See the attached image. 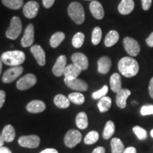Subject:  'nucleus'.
<instances>
[{"instance_id": "obj_1", "label": "nucleus", "mask_w": 153, "mask_h": 153, "mask_svg": "<svg viewBox=\"0 0 153 153\" xmlns=\"http://www.w3.org/2000/svg\"><path fill=\"white\" fill-rule=\"evenodd\" d=\"M118 68L120 74L128 78L133 77L139 72L138 62L131 57H124L120 59L118 62Z\"/></svg>"}, {"instance_id": "obj_2", "label": "nucleus", "mask_w": 153, "mask_h": 153, "mask_svg": "<svg viewBox=\"0 0 153 153\" xmlns=\"http://www.w3.org/2000/svg\"><path fill=\"white\" fill-rule=\"evenodd\" d=\"M1 60L5 65L11 67L20 66L26 59L25 53L21 51H10L1 55Z\"/></svg>"}, {"instance_id": "obj_3", "label": "nucleus", "mask_w": 153, "mask_h": 153, "mask_svg": "<svg viewBox=\"0 0 153 153\" xmlns=\"http://www.w3.org/2000/svg\"><path fill=\"white\" fill-rule=\"evenodd\" d=\"M69 16L76 24H82L85 22V14L83 6L79 2L74 1L69 5L68 9Z\"/></svg>"}, {"instance_id": "obj_4", "label": "nucleus", "mask_w": 153, "mask_h": 153, "mask_svg": "<svg viewBox=\"0 0 153 153\" xmlns=\"http://www.w3.org/2000/svg\"><path fill=\"white\" fill-rule=\"evenodd\" d=\"M22 30V21L19 17L14 16L11 20V24L6 31V36L9 39L15 40L20 36Z\"/></svg>"}, {"instance_id": "obj_5", "label": "nucleus", "mask_w": 153, "mask_h": 153, "mask_svg": "<svg viewBox=\"0 0 153 153\" xmlns=\"http://www.w3.org/2000/svg\"><path fill=\"white\" fill-rule=\"evenodd\" d=\"M82 134L77 130L72 129L67 132L64 137V143L69 148H73L81 142Z\"/></svg>"}, {"instance_id": "obj_6", "label": "nucleus", "mask_w": 153, "mask_h": 153, "mask_svg": "<svg viewBox=\"0 0 153 153\" xmlns=\"http://www.w3.org/2000/svg\"><path fill=\"white\" fill-rule=\"evenodd\" d=\"M37 82V78L33 74H27L21 77L16 82V87L19 90L24 91L33 87Z\"/></svg>"}, {"instance_id": "obj_7", "label": "nucleus", "mask_w": 153, "mask_h": 153, "mask_svg": "<svg viewBox=\"0 0 153 153\" xmlns=\"http://www.w3.org/2000/svg\"><path fill=\"white\" fill-rule=\"evenodd\" d=\"M41 139L36 135H23L19 138L18 143L20 146L26 148H36L39 146Z\"/></svg>"}, {"instance_id": "obj_8", "label": "nucleus", "mask_w": 153, "mask_h": 153, "mask_svg": "<svg viewBox=\"0 0 153 153\" xmlns=\"http://www.w3.org/2000/svg\"><path fill=\"white\" fill-rule=\"evenodd\" d=\"M23 72H24V68L21 65L13 67V68L7 70L3 74L1 81L5 84L11 83L15 79H16L23 73Z\"/></svg>"}, {"instance_id": "obj_9", "label": "nucleus", "mask_w": 153, "mask_h": 153, "mask_svg": "<svg viewBox=\"0 0 153 153\" xmlns=\"http://www.w3.org/2000/svg\"><path fill=\"white\" fill-rule=\"evenodd\" d=\"M123 46L128 54L131 56H137L140 51L139 43L131 37H126L123 41Z\"/></svg>"}, {"instance_id": "obj_10", "label": "nucleus", "mask_w": 153, "mask_h": 153, "mask_svg": "<svg viewBox=\"0 0 153 153\" xmlns=\"http://www.w3.org/2000/svg\"><path fill=\"white\" fill-rule=\"evenodd\" d=\"M64 82L65 83V85L68 86L69 88L72 89V90L79 91H86L88 89L87 83L81 79L75 78V79H68L65 78Z\"/></svg>"}, {"instance_id": "obj_11", "label": "nucleus", "mask_w": 153, "mask_h": 153, "mask_svg": "<svg viewBox=\"0 0 153 153\" xmlns=\"http://www.w3.org/2000/svg\"><path fill=\"white\" fill-rule=\"evenodd\" d=\"M34 33L35 31H34L33 25L32 24H28L24 30V34L21 41L22 47L26 48L33 45L34 42Z\"/></svg>"}, {"instance_id": "obj_12", "label": "nucleus", "mask_w": 153, "mask_h": 153, "mask_svg": "<svg viewBox=\"0 0 153 153\" xmlns=\"http://www.w3.org/2000/svg\"><path fill=\"white\" fill-rule=\"evenodd\" d=\"M71 60L72 63L77 66L82 71L87 70L89 67V60L87 57L82 53H74L72 55Z\"/></svg>"}, {"instance_id": "obj_13", "label": "nucleus", "mask_w": 153, "mask_h": 153, "mask_svg": "<svg viewBox=\"0 0 153 153\" xmlns=\"http://www.w3.org/2000/svg\"><path fill=\"white\" fill-rule=\"evenodd\" d=\"M39 4L36 1H29L24 5L23 9L24 16L28 19H33L38 14Z\"/></svg>"}, {"instance_id": "obj_14", "label": "nucleus", "mask_w": 153, "mask_h": 153, "mask_svg": "<svg viewBox=\"0 0 153 153\" xmlns=\"http://www.w3.org/2000/svg\"><path fill=\"white\" fill-rule=\"evenodd\" d=\"M67 65V57L65 55H62L57 57L56 62L53 68V73L56 76H61L64 74Z\"/></svg>"}, {"instance_id": "obj_15", "label": "nucleus", "mask_w": 153, "mask_h": 153, "mask_svg": "<svg viewBox=\"0 0 153 153\" xmlns=\"http://www.w3.org/2000/svg\"><path fill=\"white\" fill-rule=\"evenodd\" d=\"M30 53L33 55L38 64L41 66L45 65V53L39 45H34L30 48Z\"/></svg>"}, {"instance_id": "obj_16", "label": "nucleus", "mask_w": 153, "mask_h": 153, "mask_svg": "<svg viewBox=\"0 0 153 153\" xmlns=\"http://www.w3.org/2000/svg\"><path fill=\"white\" fill-rule=\"evenodd\" d=\"M45 104L41 100L31 101L26 106V110L31 114H38L43 112L45 110Z\"/></svg>"}, {"instance_id": "obj_17", "label": "nucleus", "mask_w": 153, "mask_h": 153, "mask_svg": "<svg viewBox=\"0 0 153 153\" xmlns=\"http://www.w3.org/2000/svg\"><path fill=\"white\" fill-rule=\"evenodd\" d=\"M116 103L120 108H125L126 106V101L131 95V91L128 89H121L118 92L116 93Z\"/></svg>"}, {"instance_id": "obj_18", "label": "nucleus", "mask_w": 153, "mask_h": 153, "mask_svg": "<svg viewBox=\"0 0 153 153\" xmlns=\"http://www.w3.org/2000/svg\"><path fill=\"white\" fill-rule=\"evenodd\" d=\"M89 9H90L91 14L95 19L101 20L104 16V10L102 5L97 1H92L89 4Z\"/></svg>"}, {"instance_id": "obj_19", "label": "nucleus", "mask_w": 153, "mask_h": 153, "mask_svg": "<svg viewBox=\"0 0 153 153\" xmlns=\"http://www.w3.org/2000/svg\"><path fill=\"white\" fill-rule=\"evenodd\" d=\"M81 72L82 70L77 66H76L75 65L72 63V64L66 66L63 75L65 76V79H75V78L78 77V76L79 75Z\"/></svg>"}, {"instance_id": "obj_20", "label": "nucleus", "mask_w": 153, "mask_h": 153, "mask_svg": "<svg viewBox=\"0 0 153 153\" xmlns=\"http://www.w3.org/2000/svg\"><path fill=\"white\" fill-rule=\"evenodd\" d=\"M135 7V3L133 0H122L118 5V9L120 14L128 15L131 14Z\"/></svg>"}, {"instance_id": "obj_21", "label": "nucleus", "mask_w": 153, "mask_h": 153, "mask_svg": "<svg viewBox=\"0 0 153 153\" xmlns=\"http://www.w3.org/2000/svg\"><path fill=\"white\" fill-rule=\"evenodd\" d=\"M111 68V60L108 57L103 56L98 60V72L99 73L105 74L109 72Z\"/></svg>"}, {"instance_id": "obj_22", "label": "nucleus", "mask_w": 153, "mask_h": 153, "mask_svg": "<svg viewBox=\"0 0 153 153\" xmlns=\"http://www.w3.org/2000/svg\"><path fill=\"white\" fill-rule=\"evenodd\" d=\"M1 136H2L4 142L11 143L16 137V131L14 126L8 124L4 128L1 132Z\"/></svg>"}, {"instance_id": "obj_23", "label": "nucleus", "mask_w": 153, "mask_h": 153, "mask_svg": "<svg viewBox=\"0 0 153 153\" xmlns=\"http://www.w3.org/2000/svg\"><path fill=\"white\" fill-rule=\"evenodd\" d=\"M110 87L114 92L117 93L122 89L121 77L118 73H114L110 78Z\"/></svg>"}, {"instance_id": "obj_24", "label": "nucleus", "mask_w": 153, "mask_h": 153, "mask_svg": "<svg viewBox=\"0 0 153 153\" xmlns=\"http://www.w3.org/2000/svg\"><path fill=\"white\" fill-rule=\"evenodd\" d=\"M76 126L79 129L85 130L88 127L89 123H88L87 115L85 112H79L76 116Z\"/></svg>"}, {"instance_id": "obj_25", "label": "nucleus", "mask_w": 153, "mask_h": 153, "mask_svg": "<svg viewBox=\"0 0 153 153\" xmlns=\"http://www.w3.org/2000/svg\"><path fill=\"white\" fill-rule=\"evenodd\" d=\"M53 101L55 106L62 109L68 108L70 105V101L69 100L68 97H66L63 94H57Z\"/></svg>"}, {"instance_id": "obj_26", "label": "nucleus", "mask_w": 153, "mask_h": 153, "mask_svg": "<svg viewBox=\"0 0 153 153\" xmlns=\"http://www.w3.org/2000/svg\"><path fill=\"white\" fill-rule=\"evenodd\" d=\"M119 39V34L116 30H111L107 34L104 40L105 45L106 47H111L114 45Z\"/></svg>"}, {"instance_id": "obj_27", "label": "nucleus", "mask_w": 153, "mask_h": 153, "mask_svg": "<svg viewBox=\"0 0 153 153\" xmlns=\"http://www.w3.org/2000/svg\"><path fill=\"white\" fill-rule=\"evenodd\" d=\"M111 104V99L105 96V97L99 99L98 104H97V106H98L99 111L101 113H105L110 109Z\"/></svg>"}, {"instance_id": "obj_28", "label": "nucleus", "mask_w": 153, "mask_h": 153, "mask_svg": "<svg viewBox=\"0 0 153 153\" xmlns=\"http://www.w3.org/2000/svg\"><path fill=\"white\" fill-rule=\"evenodd\" d=\"M65 35L62 32H56L53 35L51 36V39H50V45L52 48L58 47L60 45V43L64 41Z\"/></svg>"}, {"instance_id": "obj_29", "label": "nucleus", "mask_w": 153, "mask_h": 153, "mask_svg": "<svg viewBox=\"0 0 153 153\" xmlns=\"http://www.w3.org/2000/svg\"><path fill=\"white\" fill-rule=\"evenodd\" d=\"M111 147L112 153H123L124 149V144L121 140L117 137H114L111 141Z\"/></svg>"}, {"instance_id": "obj_30", "label": "nucleus", "mask_w": 153, "mask_h": 153, "mask_svg": "<svg viewBox=\"0 0 153 153\" xmlns=\"http://www.w3.org/2000/svg\"><path fill=\"white\" fill-rule=\"evenodd\" d=\"M115 124L112 120H108L105 125L104 131H103V137L105 140H108L113 136L115 133Z\"/></svg>"}, {"instance_id": "obj_31", "label": "nucleus", "mask_w": 153, "mask_h": 153, "mask_svg": "<svg viewBox=\"0 0 153 153\" xmlns=\"http://www.w3.org/2000/svg\"><path fill=\"white\" fill-rule=\"evenodd\" d=\"M1 1L6 7L14 10L21 9L24 5V0H1Z\"/></svg>"}, {"instance_id": "obj_32", "label": "nucleus", "mask_w": 153, "mask_h": 153, "mask_svg": "<svg viewBox=\"0 0 153 153\" xmlns=\"http://www.w3.org/2000/svg\"><path fill=\"white\" fill-rule=\"evenodd\" d=\"M68 99L70 102L76 105H82L85 103V96L80 92H73L68 95Z\"/></svg>"}, {"instance_id": "obj_33", "label": "nucleus", "mask_w": 153, "mask_h": 153, "mask_svg": "<svg viewBox=\"0 0 153 153\" xmlns=\"http://www.w3.org/2000/svg\"><path fill=\"white\" fill-rule=\"evenodd\" d=\"M99 138V134L97 131H91L88 133L86 135L84 142L86 145H93L98 141Z\"/></svg>"}, {"instance_id": "obj_34", "label": "nucleus", "mask_w": 153, "mask_h": 153, "mask_svg": "<svg viewBox=\"0 0 153 153\" xmlns=\"http://www.w3.org/2000/svg\"><path fill=\"white\" fill-rule=\"evenodd\" d=\"M85 42V35L82 32L76 33L75 35L73 36L72 40V45L76 48H81Z\"/></svg>"}, {"instance_id": "obj_35", "label": "nucleus", "mask_w": 153, "mask_h": 153, "mask_svg": "<svg viewBox=\"0 0 153 153\" xmlns=\"http://www.w3.org/2000/svg\"><path fill=\"white\" fill-rule=\"evenodd\" d=\"M101 37H102V31H101V28L95 27L92 31V34H91V43L93 45H98L100 43Z\"/></svg>"}, {"instance_id": "obj_36", "label": "nucleus", "mask_w": 153, "mask_h": 153, "mask_svg": "<svg viewBox=\"0 0 153 153\" xmlns=\"http://www.w3.org/2000/svg\"><path fill=\"white\" fill-rule=\"evenodd\" d=\"M133 133L135 134L137 138L140 140H145L148 137V133L143 128L136 126L133 128Z\"/></svg>"}, {"instance_id": "obj_37", "label": "nucleus", "mask_w": 153, "mask_h": 153, "mask_svg": "<svg viewBox=\"0 0 153 153\" xmlns=\"http://www.w3.org/2000/svg\"><path fill=\"white\" fill-rule=\"evenodd\" d=\"M108 91V87L107 85H104L99 90L95 91L92 94V98L94 99H100L105 97Z\"/></svg>"}, {"instance_id": "obj_38", "label": "nucleus", "mask_w": 153, "mask_h": 153, "mask_svg": "<svg viewBox=\"0 0 153 153\" xmlns=\"http://www.w3.org/2000/svg\"><path fill=\"white\" fill-rule=\"evenodd\" d=\"M140 114L142 116L153 115V105H147V106H143L142 108H141Z\"/></svg>"}, {"instance_id": "obj_39", "label": "nucleus", "mask_w": 153, "mask_h": 153, "mask_svg": "<svg viewBox=\"0 0 153 153\" xmlns=\"http://www.w3.org/2000/svg\"><path fill=\"white\" fill-rule=\"evenodd\" d=\"M142 1V7L143 10L148 11L152 5V0H141Z\"/></svg>"}, {"instance_id": "obj_40", "label": "nucleus", "mask_w": 153, "mask_h": 153, "mask_svg": "<svg viewBox=\"0 0 153 153\" xmlns=\"http://www.w3.org/2000/svg\"><path fill=\"white\" fill-rule=\"evenodd\" d=\"M6 98V93L4 91L0 90V108L4 106Z\"/></svg>"}, {"instance_id": "obj_41", "label": "nucleus", "mask_w": 153, "mask_h": 153, "mask_svg": "<svg viewBox=\"0 0 153 153\" xmlns=\"http://www.w3.org/2000/svg\"><path fill=\"white\" fill-rule=\"evenodd\" d=\"M55 1V0H43V4L45 8L49 9L53 5Z\"/></svg>"}, {"instance_id": "obj_42", "label": "nucleus", "mask_w": 153, "mask_h": 153, "mask_svg": "<svg viewBox=\"0 0 153 153\" xmlns=\"http://www.w3.org/2000/svg\"><path fill=\"white\" fill-rule=\"evenodd\" d=\"M146 43L150 47H153V32L146 39Z\"/></svg>"}, {"instance_id": "obj_43", "label": "nucleus", "mask_w": 153, "mask_h": 153, "mask_svg": "<svg viewBox=\"0 0 153 153\" xmlns=\"http://www.w3.org/2000/svg\"><path fill=\"white\" fill-rule=\"evenodd\" d=\"M149 94L151 98L153 99V77L150 79V84H149Z\"/></svg>"}, {"instance_id": "obj_44", "label": "nucleus", "mask_w": 153, "mask_h": 153, "mask_svg": "<svg viewBox=\"0 0 153 153\" xmlns=\"http://www.w3.org/2000/svg\"><path fill=\"white\" fill-rule=\"evenodd\" d=\"M123 153H137V150L134 147H128L124 150Z\"/></svg>"}, {"instance_id": "obj_45", "label": "nucleus", "mask_w": 153, "mask_h": 153, "mask_svg": "<svg viewBox=\"0 0 153 153\" xmlns=\"http://www.w3.org/2000/svg\"><path fill=\"white\" fill-rule=\"evenodd\" d=\"M40 153H58V151L54 148H48L42 150Z\"/></svg>"}, {"instance_id": "obj_46", "label": "nucleus", "mask_w": 153, "mask_h": 153, "mask_svg": "<svg viewBox=\"0 0 153 153\" xmlns=\"http://www.w3.org/2000/svg\"><path fill=\"white\" fill-rule=\"evenodd\" d=\"M105 148L104 147H97L93 150L92 153H105Z\"/></svg>"}, {"instance_id": "obj_47", "label": "nucleus", "mask_w": 153, "mask_h": 153, "mask_svg": "<svg viewBox=\"0 0 153 153\" xmlns=\"http://www.w3.org/2000/svg\"><path fill=\"white\" fill-rule=\"evenodd\" d=\"M0 153H12L11 151L7 147H1L0 148Z\"/></svg>"}, {"instance_id": "obj_48", "label": "nucleus", "mask_w": 153, "mask_h": 153, "mask_svg": "<svg viewBox=\"0 0 153 153\" xmlns=\"http://www.w3.org/2000/svg\"><path fill=\"white\" fill-rule=\"evenodd\" d=\"M4 143V140L2 136H1V134H0V148L3 146Z\"/></svg>"}, {"instance_id": "obj_49", "label": "nucleus", "mask_w": 153, "mask_h": 153, "mask_svg": "<svg viewBox=\"0 0 153 153\" xmlns=\"http://www.w3.org/2000/svg\"><path fill=\"white\" fill-rule=\"evenodd\" d=\"M2 60H1V57H0V74L1 73V71H2Z\"/></svg>"}, {"instance_id": "obj_50", "label": "nucleus", "mask_w": 153, "mask_h": 153, "mask_svg": "<svg viewBox=\"0 0 153 153\" xmlns=\"http://www.w3.org/2000/svg\"><path fill=\"white\" fill-rule=\"evenodd\" d=\"M150 135H151V137H152L153 138V129L150 131Z\"/></svg>"}, {"instance_id": "obj_51", "label": "nucleus", "mask_w": 153, "mask_h": 153, "mask_svg": "<svg viewBox=\"0 0 153 153\" xmlns=\"http://www.w3.org/2000/svg\"></svg>"}]
</instances>
